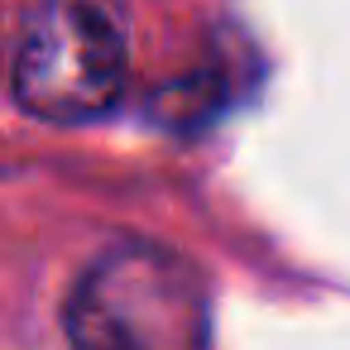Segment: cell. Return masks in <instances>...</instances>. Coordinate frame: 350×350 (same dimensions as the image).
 I'll return each mask as SVG.
<instances>
[{"label":"cell","mask_w":350,"mask_h":350,"mask_svg":"<svg viewBox=\"0 0 350 350\" xmlns=\"http://www.w3.org/2000/svg\"><path fill=\"white\" fill-rule=\"evenodd\" d=\"M63 331L68 350H206L202 269L168 245L116 240L77 273Z\"/></svg>","instance_id":"1"},{"label":"cell","mask_w":350,"mask_h":350,"mask_svg":"<svg viewBox=\"0 0 350 350\" xmlns=\"http://www.w3.org/2000/svg\"><path fill=\"white\" fill-rule=\"evenodd\" d=\"M130 68L125 29L101 5H44L15 44V101L53 125H82L120 101Z\"/></svg>","instance_id":"2"},{"label":"cell","mask_w":350,"mask_h":350,"mask_svg":"<svg viewBox=\"0 0 350 350\" xmlns=\"http://www.w3.org/2000/svg\"><path fill=\"white\" fill-rule=\"evenodd\" d=\"M0 20H5V15H0Z\"/></svg>","instance_id":"3"}]
</instances>
